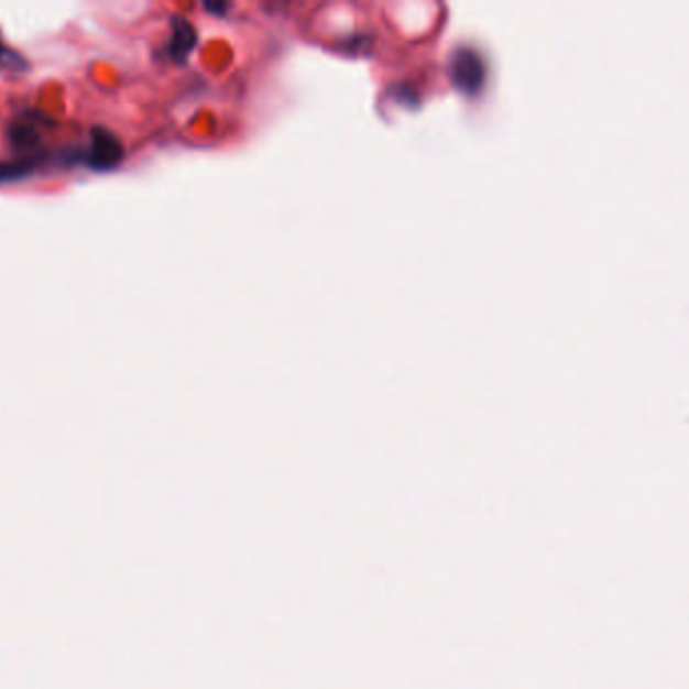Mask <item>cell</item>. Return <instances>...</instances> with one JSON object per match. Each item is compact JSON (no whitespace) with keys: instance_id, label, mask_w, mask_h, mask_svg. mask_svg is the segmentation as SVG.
Listing matches in <instances>:
<instances>
[{"instance_id":"obj_5","label":"cell","mask_w":689,"mask_h":689,"mask_svg":"<svg viewBox=\"0 0 689 689\" xmlns=\"http://www.w3.org/2000/svg\"><path fill=\"white\" fill-rule=\"evenodd\" d=\"M21 65H25L23 59H21V57H19V55H17L11 47H7V45H4V41L0 39V69H2V67H13V69H19Z\"/></svg>"},{"instance_id":"obj_3","label":"cell","mask_w":689,"mask_h":689,"mask_svg":"<svg viewBox=\"0 0 689 689\" xmlns=\"http://www.w3.org/2000/svg\"><path fill=\"white\" fill-rule=\"evenodd\" d=\"M11 138L17 149H33L37 144L39 128L33 122L17 118V123L11 128Z\"/></svg>"},{"instance_id":"obj_4","label":"cell","mask_w":689,"mask_h":689,"mask_svg":"<svg viewBox=\"0 0 689 689\" xmlns=\"http://www.w3.org/2000/svg\"><path fill=\"white\" fill-rule=\"evenodd\" d=\"M33 168H35V161L4 162L0 164V183L19 181L33 173Z\"/></svg>"},{"instance_id":"obj_1","label":"cell","mask_w":689,"mask_h":689,"mask_svg":"<svg viewBox=\"0 0 689 689\" xmlns=\"http://www.w3.org/2000/svg\"><path fill=\"white\" fill-rule=\"evenodd\" d=\"M123 158L122 142L106 128H94L89 146L81 154V162L94 171H111Z\"/></svg>"},{"instance_id":"obj_2","label":"cell","mask_w":689,"mask_h":689,"mask_svg":"<svg viewBox=\"0 0 689 689\" xmlns=\"http://www.w3.org/2000/svg\"><path fill=\"white\" fill-rule=\"evenodd\" d=\"M197 45V31L186 21L185 17H174L173 35L166 43L168 57L176 63H185Z\"/></svg>"}]
</instances>
